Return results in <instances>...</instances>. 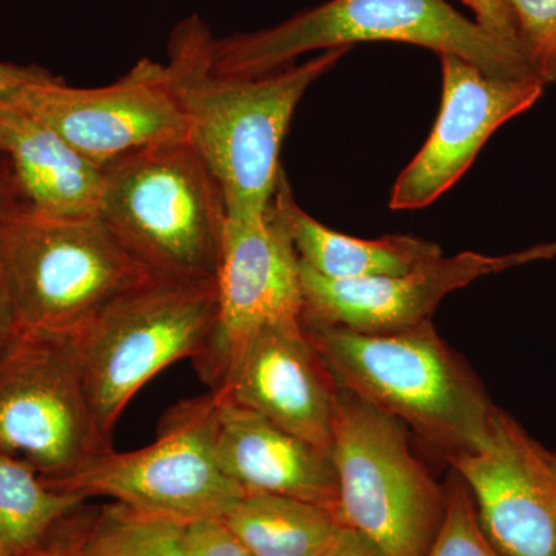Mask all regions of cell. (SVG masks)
Instances as JSON below:
<instances>
[{
	"label": "cell",
	"mask_w": 556,
	"mask_h": 556,
	"mask_svg": "<svg viewBox=\"0 0 556 556\" xmlns=\"http://www.w3.org/2000/svg\"><path fill=\"white\" fill-rule=\"evenodd\" d=\"M439 58L441 109L426 144L394 182L390 199L394 211L434 203L466 174L489 138L507 121L532 109L546 89L536 76L503 78L463 58Z\"/></svg>",
	"instance_id": "cell-12"
},
{
	"label": "cell",
	"mask_w": 556,
	"mask_h": 556,
	"mask_svg": "<svg viewBox=\"0 0 556 556\" xmlns=\"http://www.w3.org/2000/svg\"><path fill=\"white\" fill-rule=\"evenodd\" d=\"M223 521L252 556H321L345 527L327 507L265 492L244 493Z\"/></svg>",
	"instance_id": "cell-19"
},
{
	"label": "cell",
	"mask_w": 556,
	"mask_h": 556,
	"mask_svg": "<svg viewBox=\"0 0 556 556\" xmlns=\"http://www.w3.org/2000/svg\"><path fill=\"white\" fill-rule=\"evenodd\" d=\"M83 508L84 506L75 514L62 519L60 525L54 527L53 532L50 533L46 544L30 556H73V544H75Z\"/></svg>",
	"instance_id": "cell-27"
},
{
	"label": "cell",
	"mask_w": 556,
	"mask_h": 556,
	"mask_svg": "<svg viewBox=\"0 0 556 556\" xmlns=\"http://www.w3.org/2000/svg\"><path fill=\"white\" fill-rule=\"evenodd\" d=\"M214 393L215 448L226 477L247 492L295 497L338 514V478L329 453Z\"/></svg>",
	"instance_id": "cell-16"
},
{
	"label": "cell",
	"mask_w": 556,
	"mask_h": 556,
	"mask_svg": "<svg viewBox=\"0 0 556 556\" xmlns=\"http://www.w3.org/2000/svg\"><path fill=\"white\" fill-rule=\"evenodd\" d=\"M217 311V281L150 278L76 336L91 409L105 438L112 439L119 416L150 379L203 354Z\"/></svg>",
	"instance_id": "cell-7"
},
{
	"label": "cell",
	"mask_w": 556,
	"mask_h": 556,
	"mask_svg": "<svg viewBox=\"0 0 556 556\" xmlns=\"http://www.w3.org/2000/svg\"><path fill=\"white\" fill-rule=\"evenodd\" d=\"M556 241L507 255L460 252L439 257L401 276L328 280L300 265L303 324L348 329L362 334L404 331L431 320L450 292L478 278L554 258Z\"/></svg>",
	"instance_id": "cell-13"
},
{
	"label": "cell",
	"mask_w": 556,
	"mask_h": 556,
	"mask_svg": "<svg viewBox=\"0 0 556 556\" xmlns=\"http://www.w3.org/2000/svg\"><path fill=\"white\" fill-rule=\"evenodd\" d=\"M426 556H500L482 532L473 497L457 475L447 489L444 521Z\"/></svg>",
	"instance_id": "cell-22"
},
{
	"label": "cell",
	"mask_w": 556,
	"mask_h": 556,
	"mask_svg": "<svg viewBox=\"0 0 556 556\" xmlns=\"http://www.w3.org/2000/svg\"><path fill=\"white\" fill-rule=\"evenodd\" d=\"M89 500L51 489L35 470L0 448V547L30 556L62 519Z\"/></svg>",
	"instance_id": "cell-20"
},
{
	"label": "cell",
	"mask_w": 556,
	"mask_h": 556,
	"mask_svg": "<svg viewBox=\"0 0 556 556\" xmlns=\"http://www.w3.org/2000/svg\"><path fill=\"white\" fill-rule=\"evenodd\" d=\"M218 311L193 367L211 390L265 329L303 321L300 262L276 201L262 215H229L217 274Z\"/></svg>",
	"instance_id": "cell-10"
},
{
	"label": "cell",
	"mask_w": 556,
	"mask_h": 556,
	"mask_svg": "<svg viewBox=\"0 0 556 556\" xmlns=\"http://www.w3.org/2000/svg\"><path fill=\"white\" fill-rule=\"evenodd\" d=\"M522 51L544 84L556 83V0H504Z\"/></svg>",
	"instance_id": "cell-23"
},
{
	"label": "cell",
	"mask_w": 556,
	"mask_h": 556,
	"mask_svg": "<svg viewBox=\"0 0 556 556\" xmlns=\"http://www.w3.org/2000/svg\"><path fill=\"white\" fill-rule=\"evenodd\" d=\"M321 556H382L378 548L354 530L343 527L334 543Z\"/></svg>",
	"instance_id": "cell-28"
},
{
	"label": "cell",
	"mask_w": 556,
	"mask_h": 556,
	"mask_svg": "<svg viewBox=\"0 0 556 556\" xmlns=\"http://www.w3.org/2000/svg\"><path fill=\"white\" fill-rule=\"evenodd\" d=\"M53 76L39 67H21L9 62H0V104H13L27 87Z\"/></svg>",
	"instance_id": "cell-26"
},
{
	"label": "cell",
	"mask_w": 556,
	"mask_h": 556,
	"mask_svg": "<svg viewBox=\"0 0 556 556\" xmlns=\"http://www.w3.org/2000/svg\"><path fill=\"white\" fill-rule=\"evenodd\" d=\"M211 391L329 453L339 386L303 321L260 332Z\"/></svg>",
	"instance_id": "cell-15"
},
{
	"label": "cell",
	"mask_w": 556,
	"mask_h": 556,
	"mask_svg": "<svg viewBox=\"0 0 556 556\" xmlns=\"http://www.w3.org/2000/svg\"><path fill=\"white\" fill-rule=\"evenodd\" d=\"M20 332L13 305H11L9 288L3 276L2 263H0V353L5 350L11 340Z\"/></svg>",
	"instance_id": "cell-29"
},
{
	"label": "cell",
	"mask_w": 556,
	"mask_h": 556,
	"mask_svg": "<svg viewBox=\"0 0 556 556\" xmlns=\"http://www.w3.org/2000/svg\"><path fill=\"white\" fill-rule=\"evenodd\" d=\"M463 2L473 11L475 21L485 28L493 38L501 40L508 49L518 51L526 58L517 25H515L514 17L507 10L504 0H463Z\"/></svg>",
	"instance_id": "cell-25"
},
{
	"label": "cell",
	"mask_w": 556,
	"mask_h": 556,
	"mask_svg": "<svg viewBox=\"0 0 556 556\" xmlns=\"http://www.w3.org/2000/svg\"><path fill=\"white\" fill-rule=\"evenodd\" d=\"M16 104L104 169L169 142L189 141L188 121L166 65L141 60L110 86L76 89L53 78L27 87Z\"/></svg>",
	"instance_id": "cell-11"
},
{
	"label": "cell",
	"mask_w": 556,
	"mask_h": 556,
	"mask_svg": "<svg viewBox=\"0 0 556 556\" xmlns=\"http://www.w3.org/2000/svg\"><path fill=\"white\" fill-rule=\"evenodd\" d=\"M215 36L199 14L175 25L166 70L186 121L189 141L206 161L225 195L229 215L268 211L280 179V150L303 94L350 49L257 76L214 68Z\"/></svg>",
	"instance_id": "cell-1"
},
{
	"label": "cell",
	"mask_w": 556,
	"mask_h": 556,
	"mask_svg": "<svg viewBox=\"0 0 556 556\" xmlns=\"http://www.w3.org/2000/svg\"><path fill=\"white\" fill-rule=\"evenodd\" d=\"M0 556H14V555L10 554V552L5 551V548L0 547Z\"/></svg>",
	"instance_id": "cell-33"
},
{
	"label": "cell",
	"mask_w": 556,
	"mask_h": 556,
	"mask_svg": "<svg viewBox=\"0 0 556 556\" xmlns=\"http://www.w3.org/2000/svg\"><path fill=\"white\" fill-rule=\"evenodd\" d=\"M329 456L340 522L382 556H426L447 492L413 455L404 424L339 387Z\"/></svg>",
	"instance_id": "cell-6"
},
{
	"label": "cell",
	"mask_w": 556,
	"mask_h": 556,
	"mask_svg": "<svg viewBox=\"0 0 556 556\" xmlns=\"http://www.w3.org/2000/svg\"><path fill=\"white\" fill-rule=\"evenodd\" d=\"M0 150L14 207L50 218L100 215L104 172L16 102L0 104Z\"/></svg>",
	"instance_id": "cell-17"
},
{
	"label": "cell",
	"mask_w": 556,
	"mask_h": 556,
	"mask_svg": "<svg viewBox=\"0 0 556 556\" xmlns=\"http://www.w3.org/2000/svg\"><path fill=\"white\" fill-rule=\"evenodd\" d=\"M14 206L16 204H14L13 189H11L9 164L0 150V211Z\"/></svg>",
	"instance_id": "cell-30"
},
{
	"label": "cell",
	"mask_w": 556,
	"mask_h": 556,
	"mask_svg": "<svg viewBox=\"0 0 556 556\" xmlns=\"http://www.w3.org/2000/svg\"><path fill=\"white\" fill-rule=\"evenodd\" d=\"M538 456H540V455H538ZM544 471H546V470H544ZM548 492H551L552 507H554V510L556 514V486L554 484H552L551 479H548Z\"/></svg>",
	"instance_id": "cell-32"
},
{
	"label": "cell",
	"mask_w": 556,
	"mask_h": 556,
	"mask_svg": "<svg viewBox=\"0 0 556 556\" xmlns=\"http://www.w3.org/2000/svg\"><path fill=\"white\" fill-rule=\"evenodd\" d=\"M0 448L49 486L113 448L91 409L76 336L20 329L0 353Z\"/></svg>",
	"instance_id": "cell-8"
},
{
	"label": "cell",
	"mask_w": 556,
	"mask_h": 556,
	"mask_svg": "<svg viewBox=\"0 0 556 556\" xmlns=\"http://www.w3.org/2000/svg\"><path fill=\"white\" fill-rule=\"evenodd\" d=\"M273 200L283 214L303 268L328 280L401 276L441 257V248L412 236L356 239L327 228L295 203L281 174Z\"/></svg>",
	"instance_id": "cell-18"
},
{
	"label": "cell",
	"mask_w": 556,
	"mask_h": 556,
	"mask_svg": "<svg viewBox=\"0 0 556 556\" xmlns=\"http://www.w3.org/2000/svg\"><path fill=\"white\" fill-rule=\"evenodd\" d=\"M102 172L100 217L150 276L217 281L228 206L192 142L141 150Z\"/></svg>",
	"instance_id": "cell-3"
},
{
	"label": "cell",
	"mask_w": 556,
	"mask_h": 556,
	"mask_svg": "<svg viewBox=\"0 0 556 556\" xmlns=\"http://www.w3.org/2000/svg\"><path fill=\"white\" fill-rule=\"evenodd\" d=\"M303 327L340 388L412 428L448 460L489 444L500 408L431 320L386 334Z\"/></svg>",
	"instance_id": "cell-2"
},
{
	"label": "cell",
	"mask_w": 556,
	"mask_h": 556,
	"mask_svg": "<svg viewBox=\"0 0 556 556\" xmlns=\"http://www.w3.org/2000/svg\"><path fill=\"white\" fill-rule=\"evenodd\" d=\"M214 391L179 401L161 417L148 447L110 450L75 477L51 489L116 503L190 526L225 519L247 493L218 464Z\"/></svg>",
	"instance_id": "cell-9"
},
{
	"label": "cell",
	"mask_w": 556,
	"mask_h": 556,
	"mask_svg": "<svg viewBox=\"0 0 556 556\" xmlns=\"http://www.w3.org/2000/svg\"><path fill=\"white\" fill-rule=\"evenodd\" d=\"M357 42H402L463 58L503 78L536 76L518 51L493 38L445 0H328L251 33L215 38L212 64L225 75L257 76L316 50Z\"/></svg>",
	"instance_id": "cell-4"
},
{
	"label": "cell",
	"mask_w": 556,
	"mask_h": 556,
	"mask_svg": "<svg viewBox=\"0 0 556 556\" xmlns=\"http://www.w3.org/2000/svg\"><path fill=\"white\" fill-rule=\"evenodd\" d=\"M500 556H556V514L538 444L497 409L484 448L448 460Z\"/></svg>",
	"instance_id": "cell-14"
},
{
	"label": "cell",
	"mask_w": 556,
	"mask_h": 556,
	"mask_svg": "<svg viewBox=\"0 0 556 556\" xmlns=\"http://www.w3.org/2000/svg\"><path fill=\"white\" fill-rule=\"evenodd\" d=\"M188 556H252L223 519L188 526Z\"/></svg>",
	"instance_id": "cell-24"
},
{
	"label": "cell",
	"mask_w": 556,
	"mask_h": 556,
	"mask_svg": "<svg viewBox=\"0 0 556 556\" xmlns=\"http://www.w3.org/2000/svg\"><path fill=\"white\" fill-rule=\"evenodd\" d=\"M73 556H188V526L116 501L84 507Z\"/></svg>",
	"instance_id": "cell-21"
},
{
	"label": "cell",
	"mask_w": 556,
	"mask_h": 556,
	"mask_svg": "<svg viewBox=\"0 0 556 556\" xmlns=\"http://www.w3.org/2000/svg\"><path fill=\"white\" fill-rule=\"evenodd\" d=\"M538 455H540L541 464H543L548 479L556 486V453L548 452V450L538 444Z\"/></svg>",
	"instance_id": "cell-31"
},
{
	"label": "cell",
	"mask_w": 556,
	"mask_h": 556,
	"mask_svg": "<svg viewBox=\"0 0 556 556\" xmlns=\"http://www.w3.org/2000/svg\"><path fill=\"white\" fill-rule=\"evenodd\" d=\"M0 263L20 329L78 336L115 300L153 278L100 215L0 211Z\"/></svg>",
	"instance_id": "cell-5"
}]
</instances>
